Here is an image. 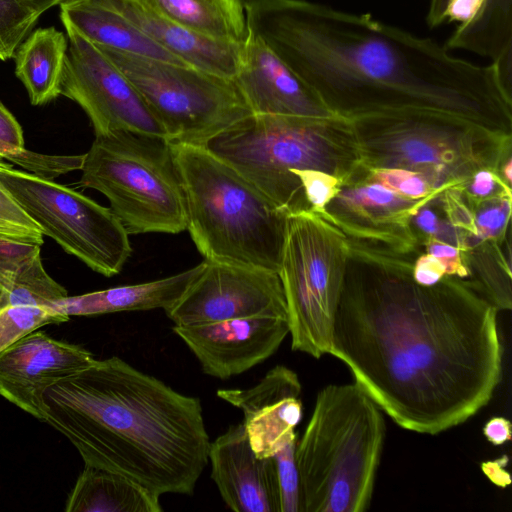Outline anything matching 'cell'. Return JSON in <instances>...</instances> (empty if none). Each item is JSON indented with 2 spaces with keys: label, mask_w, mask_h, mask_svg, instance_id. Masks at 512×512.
<instances>
[{
  "label": "cell",
  "mask_w": 512,
  "mask_h": 512,
  "mask_svg": "<svg viewBox=\"0 0 512 512\" xmlns=\"http://www.w3.org/2000/svg\"><path fill=\"white\" fill-rule=\"evenodd\" d=\"M402 254L349 241L329 354L403 429L435 435L474 416L502 376L497 310L475 281L415 282Z\"/></svg>",
  "instance_id": "1"
},
{
  "label": "cell",
  "mask_w": 512,
  "mask_h": 512,
  "mask_svg": "<svg viewBox=\"0 0 512 512\" xmlns=\"http://www.w3.org/2000/svg\"><path fill=\"white\" fill-rule=\"evenodd\" d=\"M259 37L332 112L346 118L433 109L509 128L512 99L492 63L453 56L439 43L307 0H246Z\"/></svg>",
  "instance_id": "2"
},
{
  "label": "cell",
  "mask_w": 512,
  "mask_h": 512,
  "mask_svg": "<svg viewBox=\"0 0 512 512\" xmlns=\"http://www.w3.org/2000/svg\"><path fill=\"white\" fill-rule=\"evenodd\" d=\"M42 398V421L68 438L85 465L158 496L193 494L210 445L199 398L118 356L56 381Z\"/></svg>",
  "instance_id": "3"
},
{
  "label": "cell",
  "mask_w": 512,
  "mask_h": 512,
  "mask_svg": "<svg viewBox=\"0 0 512 512\" xmlns=\"http://www.w3.org/2000/svg\"><path fill=\"white\" fill-rule=\"evenodd\" d=\"M287 214L310 208L292 169H316L343 186L361 181L364 169L351 121L339 114H250L205 145Z\"/></svg>",
  "instance_id": "4"
},
{
  "label": "cell",
  "mask_w": 512,
  "mask_h": 512,
  "mask_svg": "<svg viewBox=\"0 0 512 512\" xmlns=\"http://www.w3.org/2000/svg\"><path fill=\"white\" fill-rule=\"evenodd\" d=\"M382 410L355 382L321 389L295 458L300 512H364L385 440Z\"/></svg>",
  "instance_id": "5"
},
{
  "label": "cell",
  "mask_w": 512,
  "mask_h": 512,
  "mask_svg": "<svg viewBox=\"0 0 512 512\" xmlns=\"http://www.w3.org/2000/svg\"><path fill=\"white\" fill-rule=\"evenodd\" d=\"M186 229L205 260L278 273L287 213L201 145L172 143Z\"/></svg>",
  "instance_id": "6"
},
{
  "label": "cell",
  "mask_w": 512,
  "mask_h": 512,
  "mask_svg": "<svg viewBox=\"0 0 512 512\" xmlns=\"http://www.w3.org/2000/svg\"><path fill=\"white\" fill-rule=\"evenodd\" d=\"M363 169L402 168L444 192L464 189L481 169L499 173L511 157L510 130L433 109H394L348 118Z\"/></svg>",
  "instance_id": "7"
},
{
  "label": "cell",
  "mask_w": 512,
  "mask_h": 512,
  "mask_svg": "<svg viewBox=\"0 0 512 512\" xmlns=\"http://www.w3.org/2000/svg\"><path fill=\"white\" fill-rule=\"evenodd\" d=\"M80 184L102 193L128 235L186 230V206L172 143L134 131L97 135Z\"/></svg>",
  "instance_id": "8"
},
{
  "label": "cell",
  "mask_w": 512,
  "mask_h": 512,
  "mask_svg": "<svg viewBox=\"0 0 512 512\" xmlns=\"http://www.w3.org/2000/svg\"><path fill=\"white\" fill-rule=\"evenodd\" d=\"M349 254V240L326 209L287 214L278 275L291 348L316 359L329 354Z\"/></svg>",
  "instance_id": "9"
},
{
  "label": "cell",
  "mask_w": 512,
  "mask_h": 512,
  "mask_svg": "<svg viewBox=\"0 0 512 512\" xmlns=\"http://www.w3.org/2000/svg\"><path fill=\"white\" fill-rule=\"evenodd\" d=\"M102 52L136 87L171 143L204 146L252 114L233 78L185 64Z\"/></svg>",
  "instance_id": "10"
},
{
  "label": "cell",
  "mask_w": 512,
  "mask_h": 512,
  "mask_svg": "<svg viewBox=\"0 0 512 512\" xmlns=\"http://www.w3.org/2000/svg\"><path fill=\"white\" fill-rule=\"evenodd\" d=\"M0 183L65 252L112 277L132 253L128 233L110 208L83 194L0 160Z\"/></svg>",
  "instance_id": "11"
},
{
  "label": "cell",
  "mask_w": 512,
  "mask_h": 512,
  "mask_svg": "<svg viewBox=\"0 0 512 512\" xmlns=\"http://www.w3.org/2000/svg\"><path fill=\"white\" fill-rule=\"evenodd\" d=\"M65 29L69 46L60 94L84 110L95 136L127 130L166 138L162 126L123 72L76 30Z\"/></svg>",
  "instance_id": "12"
},
{
  "label": "cell",
  "mask_w": 512,
  "mask_h": 512,
  "mask_svg": "<svg viewBox=\"0 0 512 512\" xmlns=\"http://www.w3.org/2000/svg\"><path fill=\"white\" fill-rule=\"evenodd\" d=\"M204 262L201 274L165 310L175 326L258 316L288 319L278 273L205 259Z\"/></svg>",
  "instance_id": "13"
},
{
  "label": "cell",
  "mask_w": 512,
  "mask_h": 512,
  "mask_svg": "<svg viewBox=\"0 0 512 512\" xmlns=\"http://www.w3.org/2000/svg\"><path fill=\"white\" fill-rule=\"evenodd\" d=\"M432 200H412L378 183L358 182L343 186L325 209L349 241L407 254L418 244L413 218Z\"/></svg>",
  "instance_id": "14"
},
{
  "label": "cell",
  "mask_w": 512,
  "mask_h": 512,
  "mask_svg": "<svg viewBox=\"0 0 512 512\" xmlns=\"http://www.w3.org/2000/svg\"><path fill=\"white\" fill-rule=\"evenodd\" d=\"M172 330L198 359L202 371L221 380L267 360L290 331L288 319L266 316L174 325Z\"/></svg>",
  "instance_id": "15"
},
{
  "label": "cell",
  "mask_w": 512,
  "mask_h": 512,
  "mask_svg": "<svg viewBox=\"0 0 512 512\" xmlns=\"http://www.w3.org/2000/svg\"><path fill=\"white\" fill-rule=\"evenodd\" d=\"M95 360L80 345L33 331L0 353V395L42 420L44 391Z\"/></svg>",
  "instance_id": "16"
},
{
  "label": "cell",
  "mask_w": 512,
  "mask_h": 512,
  "mask_svg": "<svg viewBox=\"0 0 512 512\" xmlns=\"http://www.w3.org/2000/svg\"><path fill=\"white\" fill-rule=\"evenodd\" d=\"M301 391L297 373L276 365L250 388H222L216 394L243 413L252 450L259 458H268L295 434L303 412Z\"/></svg>",
  "instance_id": "17"
},
{
  "label": "cell",
  "mask_w": 512,
  "mask_h": 512,
  "mask_svg": "<svg viewBox=\"0 0 512 512\" xmlns=\"http://www.w3.org/2000/svg\"><path fill=\"white\" fill-rule=\"evenodd\" d=\"M211 478L225 504L236 512H281L273 457L252 450L243 422L231 424L210 441Z\"/></svg>",
  "instance_id": "18"
},
{
  "label": "cell",
  "mask_w": 512,
  "mask_h": 512,
  "mask_svg": "<svg viewBox=\"0 0 512 512\" xmlns=\"http://www.w3.org/2000/svg\"><path fill=\"white\" fill-rule=\"evenodd\" d=\"M252 114L326 116L317 95L259 37L248 31L233 78Z\"/></svg>",
  "instance_id": "19"
},
{
  "label": "cell",
  "mask_w": 512,
  "mask_h": 512,
  "mask_svg": "<svg viewBox=\"0 0 512 512\" xmlns=\"http://www.w3.org/2000/svg\"><path fill=\"white\" fill-rule=\"evenodd\" d=\"M144 35L186 65L234 78L241 45L221 42L189 31L135 0H104Z\"/></svg>",
  "instance_id": "20"
},
{
  "label": "cell",
  "mask_w": 512,
  "mask_h": 512,
  "mask_svg": "<svg viewBox=\"0 0 512 512\" xmlns=\"http://www.w3.org/2000/svg\"><path fill=\"white\" fill-rule=\"evenodd\" d=\"M59 5L64 27L76 30L102 51L185 64L154 43L104 0H63Z\"/></svg>",
  "instance_id": "21"
},
{
  "label": "cell",
  "mask_w": 512,
  "mask_h": 512,
  "mask_svg": "<svg viewBox=\"0 0 512 512\" xmlns=\"http://www.w3.org/2000/svg\"><path fill=\"white\" fill-rule=\"evenodd\" d=\"M204 260L181 273L140 284L66 296L49 306L67 316H93L126 311L170 308L201 274Z\"/></svg>",
  "instance_id": "22"
},
{
  "label": "cell",
  "mask_w": 512,
  "mask_h": 512,
  "mask_svg": "<svg viewBox=\"0 0 512 512\" xmlns=\"http://www.w3.org/2000/svg\"><path fill=\"white\" fill-rule=\"evenodd\" d=\"M160 496L127 477L85 465L69 494L67 512H161Z\"/></svg>",
  "instance_id": "23"
},
{
  "label": "cell",
  "mask_w": 512,
  "mask_h": 512,
  "mask_svg": "<svg viewBox=\"0 0 512 512\" xmlns=\"http://www.w3.org/2000/svg\"><path fill=\"white\" fill-rule=\"evenodd\" d=\"M67 50V39L54 27L36 29L19 45L15 74L32 105H45L61 95Z\"/></svg>",
  "instance_id": "24"
},
{
  "label": "cell",
  "mask_w": 512,
  "mask_h": 512,
  "mask_svg": "<svg viewBox=\"0 0 512 512\" xmlns=\"http://www.w3.org/2000/svg\"><path fill=\"white\" fill-rule=\"evenodd\" d=\"M179 26L209 39L240 44L248 35L241 0H135Z\"/></svg>",
  "instance_id": "25"
},
{
  "label": "cell",
  "mask_w": 512,
  "mask_h": 512,
  "mask_svg": "<svg viewBox=\"0 0 512 512\" xmlns=\"http://www.w3.org/2000/svg\"><path fill=\"white\" fill-rule=\"evenodd\" d=\"M445 47L495 60L512 47V0H483L476 15L455 29Z\"/></svg>",
  "instance_id": "26"
},
{
  "label": "cell",
  "mask_w": 512,
  "mask_h": 512,
  "mask_svg": "<svg viewBox=\"0 0 512 512\" xmlns=\"http://www.w3.org/2000/svg\"><path fill=\"white\" fill-rule=\"evenodd\" d=\"M66 296L67 290L48 275L43 264L0 267V313L16 304L49 306Z\"/></svg>",
  "instance_id": "27"
},
{
  "label": "cell",
  "mask_w": 512,
  "mask_h": 512,
  "mask_svg": "<svg viewBox=\"0 0 512 512\" xmlns=\"http://www.w3.org/2000/svg\"><path fill=\"white\" fill-rule=\"evenodd\" d=\"M69 320V316L47 305L16 304L0 313V353L27 334L48 324Z\"/></svg>",
  "instance_id": "28"
},
{
  "label": "cell",
  "mask_w": 512,
  "mask_h": 512,
  "mask_svg": "<svg viewBox=\"0 0 512 512\" xmlns=\"http://www.w3.org/2000/svg\"><path fill=\"white\" fill-rule=\"evenodd\" d=\"M41 15L26 0H0V60L14 57Z\"/></svg>",
  "instance_id": "29"
},
{
  "label": "cell",
  "mask_w": 512,
  "mask_h": 512,
  "mask_svg": "<svg viewBox=\"0 0 512 512\" xmlns=\"http://www.w3.org/2000/svg\"><path fill=\"white\" fill-rule=\"evenodd\" d=\"M464 199L473 213L477 239L501 242L511 216V192L482 199L464 196Z\"/></svg>",
  "instance_id": "30"
},
{
  "label": "cell",
  "mask_w": 512,
  "mask_h": 512,
  "mask_svg": "<svg viewBox=\"0 0 512 512\" xmlns=\"http://www.w3.org/2000/svg\"><path fill=\"white\" fill-rule=\"evenodd\" d=\"M360 182L378 183L396 194L412 200L436 199L443 193L434 189L420 174L402 168H367Z\"/></svg>",
  "instance_id": "31"
},
{
  "label": "cell",
  "mask_w": 512,
  "mask_h": 512,
  "mask_svg": "<svg viewBox=\"0 0 512 512\" xmlns=\"http://www.w3.org/2000/svg\"><path fill=\"white\" fill-rule=\"evenodd\" d=\"M296 433L273 456L276 464L281 512H300V483L295 458Z\"/></svg>",
  "instance_id": "32"
},
{
  "label": "cell",
  "mask_w": 512,
  "mask_h": 512,
  "mask_svg": "<svg viewBox=\"0 0 512 512\" xmlns=\"http://www.w3.org/2000/svg\"><path fill=\"white\" fill-rule=\"evenodd\" d=\"M310 209L321 211L340 193L343 183L336 176L316 169H292Z\"/></svg>",
  "instance_id": "33"
},
{
  "label": "cell",
  "mask_w": 512,
  "mask_h": 512,
  "mask_svg": "<svg viewBox=\"0 0 512 512\" xmlns=\"http://www.w3.org/2000/svg\"><path fill=\"white\" fill-rule=\"evenodd\" d=\"M0 225L10 230L21 242L43 244L38 225L23 211L9 191L0 183Z\"/></svg>",
  "instance_id": "34"
},
{
  "label": "cell",
  "mask_w": 512,
  "mask_h": 512,
  "mask_svg": "<svg viewBox=\"0 0 512 512\" xmlns=\"http://www.w3.org/2000/svg\"><path fill=\"white\" fill-rule=\"evenodd\" d=\"M440 197L448 222L468 236L477 238L473 213L464 199L462 189H447Z\"/></svg>",
  "instance_id": "35"
},
{
  "label": "cell",
  "mask_w": 512,
  "mask_h": 512,
  "mask_svg": "<svg viewBox=\"0 0 512 512\" xmlns=\"http://www.w3.org/2000/svg\"><path fill=\"white\" fill-rule=\"evenodd\" d=\"M427 253L437 258L445 269V275L466 278L470 275V270L464 264L462 251L457 247L436 239L433 236H427L424 240Z\"/></svg>",
  "instance_id": "36"
},
{
  "label": "cell",
  "mask_w": 512,
  "mask_h": 512,
  "mask_svg": "<svg viewBox=\"0 0 512 512\" xmlns=\"http://www.w3.org/2000/svg\"><path fill=\"white\" fill-rule=\"evenodd\" d=\"M462 192L464 196L482 199L511 192V186L502 179L499 173L481 169L472 176Z\"/></svg>",
  "instance_id": "37"
},
{
  "label": "cell",
  "mask_w": 512,
  "mask_h": 512,
  "mask_svg": "<svg viewBox=\"0 0 512 512\" xmlns=\"http://www.w3.org/2000/svg\"><path fill=\"white\" fill-rule=\"evenodd\" d=\"M412 276L416 283L432 286L445 276L442 263L429 253L420 255L412 267Z\"/></svg>",
  "instance_id": "38"
},
{
  "label": "cell",
  "mask_w": 512,
  "mask_h": 512,
  "mask_svg": "<svg viewBox=\"0 0 512 512\" xmlns=\"http://www.w3.org/2000/svg\"><path fill=\"white\" fill-rule=\"evenodd\" d=\"M0 143L24 149L23 130L12 113L0 101Z\"/></svg>",
  "instance_id": "39"
},
{
  "label": "cell",
  "mask_w": 512,
  "mask_h": 512,
  "mask_svg": "<svg viewBox=\"0 0 512 512\" xmlns=\"http://www.w3.org/2000/svg\"><path fill=\"white\" fill-rule=\"evenodd\" d=\"M482 2L483 0H450L445 11V20L466 23L476 15Z\"/></svg>",
  "instance_id": "40"
},
{
  "label": "cell",
  "mask_w": 512,
  "mask_h": 512,
  "mask_svg": "<svg viewBox=\"0 0 512 512\" xmlns=\"http://www.w3.org/2000/svg\"><path fill=\"white\" fill-rule=\"evenodd\" d=\"M483 434L493 445H502L511 440V423L504 417H493L484 425Z\"/></svg>",
  "instance_id": "41"
},
{
  "label": "cell",
  "mask_w": 512,
  "mask_h": 512,
  "mask_svg": "<svg viewBox=\"0 0 512 512\" xmlns=\"http://www.w3.org/2000/svg\"><path fill=\"white\" fill-rule=\"evenodd\" d=\"M507 464L508 457L503 455L498 459L483 462L481 469L492 483L500 488H505L511 482L510 474L506 470Z\"/></svg>",
  "instance_id": "42"
},
{
  "label": "cell",
  "mask_w": 512,
  "mask_h": 512,
  "mask_svg": "<svg viewBox=\"0 0 512 512\" xmlns=\"http://www.w3.org/2000/svg\"><path fill=\"white\" fill-rule=\"evenodd\" d=\"M31 152L27 149H16L0 143V160L5 159L25 168L30 160Z\"/></svg>",
  "instance_id": "43"
},
{
  "label": "cell",
  "mask_w": 512,
  "mask_h": 512,
  "mask_svg": "<svg viewBox=\"0 0 512 512\" xmlns=\"http://www.w3.org/2000/svg\"><path fill=\"white\" fill-rule=\"evenodd\" d=\"M450 0H430L427 23L430 27L441 25L445 21V11Z\"/></svg>",
  "instance_id": "44"
},
{
  "label": "cell",
  "mask_w": 512,
  "mask_h": 512,
  "mask_svg": "<svg viewBox=\"0 0 512 512\" xmlns=\"http://www.w3.org/2000/svg\"><path fill=\"white\" fill-rule=\"evenodd\" d=\"M499 174L502 179L511 186L512 180V160L511 157L507 158L501 165Z\"/></svg>",
  "instance_id": "45"
},
{
  "label": "cell",
  "mask_w": 512,
  "mask_h": 512,
  "mask_svg": "<svg viewBox=\"0 0 512 512\" xmlns=\"http://www.w3.org/2000/svg\"><path fill=\"white\" fill-rule=\"evenodd\" d=\"M29 2L32 6H34L36 9L41 11L42 13L46 10L52 8L56 4H60L63 0H26Z\"/></svg>",
  "instance_id": "46"
},
{
  "label": "cell",
  "mask_w": 512,
  "mask_h": 512,
  "mask_svg": "<svg viewBox=\"0 0 512 512\" xmlns=\"http://www.w3.org/2000/svg\"><path fill=\"white\" fill-rule=\"evenodd\" d=\"M0 238L12 239L19 241V239L8 229L0 225Z\"/></svg>",
  "instance_id": "47"
},
{
  "label": "cell",
  "mask_w": 512,
  "mask_h": 512,
  "mask_svg": "<svg viewBox=\"0 0 512 512\" xmlns=\"http://www.w3.org/2000/svg\"><path fill=\"white\" fill-rule=\"evenodd\" d=\"M242 2L246 1V0H241Z\"/></svg>",
  "instance_id": "48"
}]
</instances>
